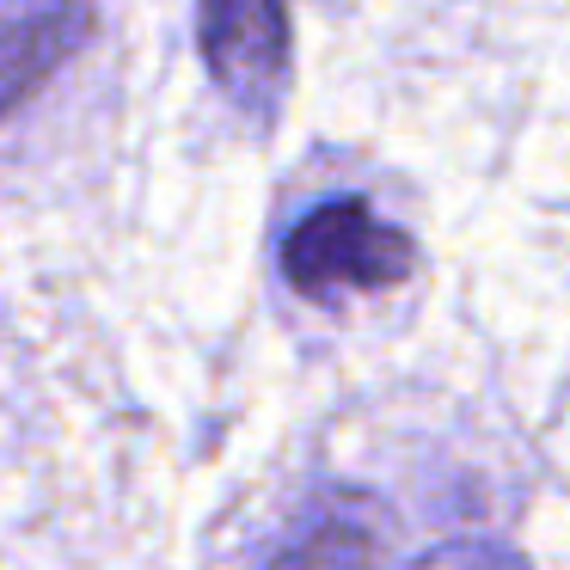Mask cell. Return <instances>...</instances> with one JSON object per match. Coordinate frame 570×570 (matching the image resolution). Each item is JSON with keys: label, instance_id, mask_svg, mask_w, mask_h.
Listing matches in <instances>:
<instances>
[{"label": "cell", "instance_id": "cell-1", "mask_svg": "<svg viewBox=\"0 0 570 570\" xmlns=\"http://www.w3.org/2000/svg\"><path fill=\"white\" fill-rule=\"evenodd\" d=\"M417 271V246L405 227L374 215L362 197H332L313 215H301L283 239V276L307 301H337V295H374L399 288Z\"/></svg>", "mask_w": 570, "mask_h": 570}, {"label": "cell", "instance_id": "cell-2", "mask_svg": "<svg viewBox=\"0 0 570 570\" xmlns=\"http://www.w3.org/2000/svg\"><path fill=\"white\" fill-rule=\"evenodd\" d=\"M197 50L209 80L239 111H276L288 87V50H295L288 0H197Z\"/></svg>", "mask_w": 570, "mask_h": 570}, {"label": "cell", "instance_id": "cell-3", "mask_svg": "<svg viewBox=\"0 0 570 570\" xmlns=\"http://www.w3.org/2000/svg\"><path fill=\"white\" fill-rule=\"evenodd\" d=\"M393 540L399 521L381 497L332 484L301 503L264 570H393Z\"/></svg>", "mask_w": 570, "mask_h": 570}, {"label": "cell", "instance_id": "cell-4", "mask_svg": "<svg viewBox=\"0 0 570 570\" xmlns=\"http://www.w3.org/2000/svg\"><path fill=\"white\" fill-rule=\"evenodd\" d=\"M92 38V0H0V124Z\"/></svg>", "mask_w": 570, "mask_h": 570}, {"label": "cell", "instance_id": "cell-5", "mask_svg": "<svg viewBox=\"0 0 570 570\" xmlns=\"http://www.w3.org/2000/svg\"><path fill=\"white\" fill-rule=\"evenodd\" d=\"M411 570H528V564H521L515 552H503V546H491V540H442Z\"/></svg>", "mask_w": 570, "mask_h": 570}]
</instances>
